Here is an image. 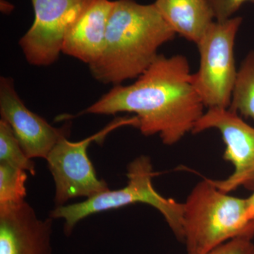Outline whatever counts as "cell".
<instances>
[{
    "mask_svg": "<svg viewBox=\"0 0 254 254\" xmlns=\"http://www.w3.org/2000/svg\"><path fill=\"white\" fill-rule=\"evenodd\" d=\"M204 108L186 57L159 55L136 81L114 86L80 115L133 113L142 134L158 135L164 144L173 145L192 133Z\"/></svg>",
    "mask_w": 254,
    "mask_h": 254,
    "instance_id": "cell-1",
    "label": "cell"
},
{
    "mask_svg": "<svg viewBox=\"0 0 254 254\" xmlns=\"http://www.w3.org/2000/svg\"><path fill=\"white\" fill-rule=\"evenodd\" d=\"M13 9H14V6H12V4H9V2L4 1V0H1V11L2 12L9 14L11 11H12Z\"/></svg>",
    "mask_w": 254,
    "mask_h": 254,
    "instance_id": "cell-19",
    "label": "cell"
},
{
    "mask_svg": "<svg viewBox=\"0 0 254 254\" xmlns=\"http://www.w3.org/2000/svg\"><path fill=\"white\" fill-rule=\"evenodd\" d=\"M0 163L22 169L36 175L34 162L24 153L12 128L4 120H0Z\"/></svg>",
    "mask_w": 254,
    "mask_h": 254,
    "instance_id": "cell-14",
    "label": "cell"
},
{
    "mask_svg": "<svg viewBox=\"0 0 254 254\" xmlns=\"http://www.w3.org/2000/svg\"><path fill=\"white\" fill-rule=\"evenodd\" d=\"M176 35L154 3L115 0L103 52L88 65L91 75L103 84L114 86L138 78L158 58L159 48Z\"/></svg>",
    "mask_w": 254,
    "mask_h": 254,
    "instance_id": "cell-2",
    "label": "cell"
},
{
    "mask_svg": "<svg viewBox=\"0 0 254 254\" xmlns=\"http://www.w3.org/2000/svg\"><path fill=\"white\" fill-rule=\"evenodd\" d=\"M184 203V241L187 254L205 253L236 238L253 240L254 223L247 198L218 190L210 179L198 182Z\"/></svg>",
    "mask_w": 254,
    "mask_h": 254,
    "instance_id": "cell-3",
    "label": "cell"
},
{
    "mask_svg": "<svg viewBox=\"0 0 254 254\" xmlns=\"http://www.w3.org/2000/svg\"><path fill=\"white\" fill-rule=\"evenodd\" d=\"M209 129L220 132L226 146L223 159L234 167L227 178L211 180L215 186L227 193L240 187L254 190V127L231 110L211 108L197 122L192 133Z\"/></svg>",
    "mask_w": 254,
    "mask_h": 254,
    "instance_id": "cell-8",
    "label": "cell"
},
{
    "mask_svg": "<svg viewBox=\"0 0 254 254\" xmlns=\"http://www.w3.org/2000/svg\"><path fill=\"white\" fill-rule=\"evenodd\" d=\"M91 0H31L34 21L20 39L30 64L47 66L63 53L65 36Z\"/></svg>",
    "mask_w": 254,
    "mask_h": 254,
    "instance_id": "cell-7",
    "label": "cell"
},
{
    "mask_svg": "<svg viewBox=\"0 0 254 254\" xmlns=\"http://www.w3.org/2000/svg\"><path fill=\"white\" fill-rule=\"evenodd\" d=\"M137 124L135 116L117 118L100 131L81 141H70L68 136H64L55 144L46 160L54 179L56 207L65 205L68 200L76 197L89 198L110 190L106 182L97 176L88 158V147L93 142L103 141L110 132L119 127H136Z\"/></svg>",
    "mask_w": 254,
    "mask_h": 254,
    "instance_id": "cell-6",
    "label": "cell"
},
{
    "mask_svg": "<svg viewBox=\"0 0 254 254\" xmlns=\"http://www.w3.org/2000/svg\"><path fill=\"white\" fill-rule=\"evenodd\" d=\"M0 114L30 159H46L55 144L69 133L67 125L56 128L28 109L15 89L14 80L4 76L0 78Z\"/></svg>",
    "mask_w": 254,
    "mask_h": 254,
    "instance_id": "cell-9",
    "label": "cell"
},
{
    "mask_svg": "<svg viewBox=\"0 0 254 254\" xmlns=\"http://www.w3.org/2000/svg\"><path fill=\"white\" fill-rule=\"evenodd\" d=\"M155 175L151 159L141 155L127 165L126 186L120 190H105L80 203L56 207L50 217L63 219L64 233L69 235L78 222L90 215L143 203L158 210L177 240L183 242L184 203L160 195L153 187Z\"/></svg>",
    "mask_w": 254,
    "mask_h": 254,
    "instance_id": "cell-4",
    "label": "cell"
},
{
    "mask_svg": "<svg viewBox=\"0 0 254 254\" xmlns=\"http://www.w3.org/2000/svg\"><path fill=\"white\" fill-rule=\"evenodd\" d=\"M53 220L40 218L26 200L0 203V254H53Z\"/></svg>",
    "mask_w": 254,
    "mask_h": 254,
    "instance_id": "cell-10",
    "label": "cell"
},
{
    "mask_svg": "<svg viewBox=\"0 0 254 254\" xmlns=\"http://www.w3.org/2000/svg\"><path fill=\"white\" fill-rule=\"evenodd\" d=\"M213 9L215 21H223L233 17L246 2L254 0H208Z\"/></svg>",
    "mask_w": 254,
    "mask_h": 254,
    "instance_id": "cell-17",
    "label": "cell"
},
{
    "mask_svg": "<svg viewBox=\"0 0 254 254\" xmlns=\"http://www.w3.org/2000/svg\"><path fill=\"white\" fill-rule=\"evenodd\" d=\"M229 110L254 121V50H251L237 69Z\"/></svg>",
    "mask_w": 254,
    "mask_h": 254,
    "instance_id": "cell-13",
    "label": "cell"
},
{
    "mask_svg": "<svg viewBox=\"0 0 254 254\" xmlns=\"http://www.w3.org/2000/svg\"><path fill=\"white\" fill-rule=\"evenodd\" d=\"M242 21L241 16L214 21L196 45L200 63L193 85L208 109L230 107L237 73L234 48Z\"/></svg>",
    "mask_w": 254,
    "mask_h": 254,
    "instance_id": "cell-5",
    "label": "cell"
},
{
    "mask_svg": "<svg viewBox=\"0 0 254 254\" xmlns=\"http://www.w3.org/2000/svg\"><path fill=\"white\" fill-rule=\"evenodd\" d=\"M252 240L248 238L233 239L205 253L199 254H254Z\"/></svg>",
    "mask_w": 254,
    "mask_h": 254,
    "instance_id": "cell-16",
    "label": "cell"
},
{
    "mask_svg": "<svg viewBox=\"0 0 254 254\" xmlns=\"http://www.w3.org/2000/svg\"><path fill=\"white\" fill-rule=\"evenodd\" d=\"M27 172L0 163V203H18L26 197Z\"/></svg>",
    "mask_w": 254,
    "mask_h": 254,
    "instance_id": "cell-15",
    "label": "cell"
},
{
    "mask_svg": "<svg viewBox=\"0 0 254 254\" xmlns=\"http://www.w3.org/2000/svg\"><path fill=\"white\" fill-rule=\"evenodd\" d=\"M154 4L176 34L195 45L215 21L208 0H155Z\"/></svg>",
    "mask_w": 254,
    "mask_h": 254,
    "instance_id": "cell-12",
    "label": "cell"
},
{
    "mask_svg": "<svg viewBox=\"0 0 254 254\" xmlns=\"http://www.w3.org/2000/svg\"><path fill=\"white\" fill-rule=\"evenodd\" d=\"M247 200L249 216L254 223V190L252 194L247 198Z\"/></svg>",
    "mask_w": 254,
    "mask_h": 254,
    "instance_id": "cell-18",
    "label": "cell"
},
{
    "mask_svg": "<svg viewBox=\"0 0 254 254\" xmlns=\"http://www.w3.org/2000/svg\"><path fill=\"white\" fill-rule=\"evenodd\" d=\"M114 1L91 0L65 36L64 54L88 65L100 58Z\"/></svg>",
    "mask_w": 254,
    "mask_h": 254,
    "instance_id": "cell-11",
    "label": "cell"
}]
</instances>
